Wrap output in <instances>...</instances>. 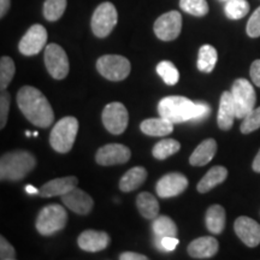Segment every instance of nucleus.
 <instances>
[{
	"mask_svg": "<svg viewBox=\"0 0 260 260\" xmlns=\"http://www.w3.org/2000/svg\"><path fill=\"white\" fill-rule=\"evenodd\" d=\"M234 230L239 239L248 247H256L260 243V224L249 217L241 216L234 223Z\"/></svg>",
	"mask_w": 260,
	"mask_h": 260,
	"instance_id": "2eb2a0df",
	"label": "nucleus"
},
{
	"mask_svg": "<svg viewBox=\"0 0 260 260\" xmlns=\"http://www.w3.org/2000/svg\"><path fill=\"white\" fill-rule=\"evenodd\" d=\"M147 178V171L142 167H135L126 171L119 181V188L122 191H133L141 186Z\"/></svg>",
	"mask_w": 260,
	"mask_h": 260,
	"instance_id": "393cba45",
	"label": "nucleus"
},
{
	"mask_svg": "<svg viewBox=\"0 0 260 260\" xmlns=\"http://www.w3.org/2000/svg\"><path fill=\"white\" fill-rule=\"evenodd\" d=\"M79 180L75 176L68 177H59L54 180L48 181L45 183L39 191V195L41 198H52V197H63L64 194L69 193L74 188L77 187Z\"/></svg>",
	"mask_w": 260,
	"mask_h": 260,
	"instance_id": "f3484780",
	"label": "nucleus"
},
{
	"mask_svg": "<svg viewBox=\"0 0 260 260\" xmlns=\"http://www.w3.org/2000/svg\"><path fill=\"white\" fill-rule=\"evenodd\" d=\"M180 6L187 14L203 17L209 14V4L206 0H180Z\"/></svg>",
	"mask_w": 260,
	"mask_h": 260,
	"instance_id": "72a5a7b5",
	"label": "nucleus"
},
{
	"mask_svg": "<svg viewBox=\"0 0 260 260\" xmlns=\"http://www.w3.org/2000/svg\"><path fill=\"white\" fill-rule=\"evenodd\" d=\"M77 243L83 251L95 253L104 251L110 245V236L105 232L86 230L79 236Z\"/></svg>",
	"mask_w": 260,
	"mask_h": 260,
	"instance_id": "6ab92c4d",
	"label": "nucleus"
},
{
	"mask_svg": "<svg viewBox=\"0 0 260 260\" xmlns=\"http://www.w3.org/2000/svg\"><path fill=\"white\" fill-rule=\"evenodd\" d=\"M251 79L255 86L260 87V59H256L251 65Z\"/></svg>",
	"mask_w": 260,
	"mask_h": 260,
	"instance_id": "a19ab883",
	"label": "nucleus"
},
{
	"mask_svg": "<svg viewBox=\"0 0 260 260\" xmlns=\"http://www.w3.org/2000/svg\"><path fill=\"white\" fill-rule=\"evenodd\" d=\"M25 191H27L28 194H39V191H40V190H38L35 187H32V186H30V184H28V186L25 187Z\"/></svg>",
	"mask_w": 260,
	"mask_h": 260,
	"instance_id": "a18cd8bd",
	"label": "nucleus"
},
{
	"mask_svg": "<svg viewBox=\"0 0 260 260\" xmlns=\"http://www.w3.org/2000/svg\"><path fill=\"white\" fill-rule=\"evenodd\" d=\"M158 113L174 124L191 122L197 115V103H193L186 96L162 98L158 104Z\"/></svg>",
	"mask_w": 260,
	"mask_h": 260,
	"instance_id": "7ed1b4c3",
	"label": "nucleus"
},
{
	"mask_svg": "<svg viewBox=\"0 0 260 260\" xmlns=\"http://www.w3.org/2000/svg\"><path fill=\"white\" fill-rule=\"evenodd\" d=\"M17 105L25 118L39 128H48L54 121V113L47 98L38 88L24 86L18 90Z\"/></svg>",
	"mask_w": 260,
	"mask_h": 260,
	"instance_id": "f257e3e1",
	"label": "nucleus"
},
{
	"mask_svg": "<svg viewBox=\"0 0 260 260\" xmlns=\"http://www.w3.org/2000/svg\"><path fill=\"white\" fill-rule=\"evenodd\" d=\"M260 128V107L252 110L251 112L247 115L241 123L242 134H249V133L255 132L256 129Z\"/></svg>",
	"mask_w": 260,
	"mask_h": 260,
	"instance_id": "f704fd0d",
	"label": "nucleus"
},
{
	"mask_svg": "<svg viewBox=\"0 0 260 260\" xmlns=\"http://www.w3.org/2000/svg\"><path fill=\"white\" fill-rule=\"evenodd\" d=\"M118 21V14L112 3H102L94 11L90 21V27L98 38H106L111 34Z\"/></svg>",
	"mask_w": 260,
	"mask_h": 260,
	"instance_id": "6e6552de",
	"label": "nucleus"
},
{
	"mask_svg": "<svg viewBox=\"0 0 260 260\" xmlns=\"http://www.w3.org/2000/svg\"><path fill=\"white\" fill-rule=\"evenodd\" d=\"M45 65L54 80H63L69 74V58L57 44H50L45 48Z\"/></svg>",
	"mask_w": 260,
	"mask_h": 260,
	"instance_id": "1a4fd4ad",
	"label": "nucleus"
},
{
	"mask_svg": "<svg viewBox=\"0 0 260 260\" xmlns=\"http://www.w3.org/2000/svg\"><path fill=\"white\" fill-rule=\"evenodd\" d=\"M47 42V30L44 25L34 24L28 29L18 44V50L24 56H35L40 53Z\"/></svg>",
	"mask_w": 260,
	"mask_h": 260,
	"instance_id": "f8f14e48",
	"label": "nucleus"
},
{
	"mask_svg": "<svg viewBox=\"0 0 260 260\" xmlns=\"http://www.w3.org/2000/svg\"><path fill=\"white\" fill-rule=\"evenodd\" d=\"M217 60H218V53L217 50L211 45H204L199 50V57H198V69L201 73L210 74L216 67Z\"/></svg>",
	"mask_w": 260,
	"mask_h": 260,
	"instance_id": "bb28decb",
	"label": "nucleus"
},
{
	"mask_svg": "<svg viewBox=\"0 0 260 260\" xmlns=\"http://www.w3.org/2000/svg\"><path fill=\"white\" fill-rule=\"evenodd\" d=\"M68 222V213L63 206L58 204H52L45 206L39 213L37 223V230L44 236L53 235L63 230Z\"/></svg>",
	"mask_w": 260,
	"mask_h": 260,
	"instance_id": "39448f33",
	"label": "nucleus"
},
{
	"mask_svg": "<svg viewBox=\"0 0 260 260\" xmlns=\"http://www.w3.org/2000/svg\"><path fill=\"white\" fill-rule=\"evenodd\" d=\"M132 157V152L122 144H109L98 149L95 160L103 167H112L117 164H124Z\"/></svg>",
	"mask_w": 260,
	"mask_h": 260,
	"instance_id": "4468645a",
	"label": "nucleus"
},
{
	"mask_svg": "<svg viewBox=\"0 0 260 260\" xmlns=\"http://www.w3.org/2000/svg\"><path fill=\"white\" fill-rule=\"evenodd\" d=\"M226 17L229 19H241L249 12V4L247 0H228L225 8Z\"/></svg>",
	"mask_w": 260,
	"mask_h": 260,
	"instance_id": "c756f323",
	"label": "nucleus"
},
{
	"mask_svg": "<svg viewBox=\"0 0 260 260\" xmlns=\"http://www.w3.org/2000/svg\"><path fill=\"white\" fill-rule=\"evenodd\" d=\"M236 118V109L232 92H223L219 102L217 123L222 130H230Z\"/></svg>",
	"mask_w": 260,
	"mask_h": 260,
	"instance_id": "aec40b11",
	"label": "nucleus"
},
{
	"mask_svg": "<svg viewBox=\"0 0 260 260\" xmlns=\"http://www.w3.org/2000/svg\"><path fill=\"white\" fill-rule=\"evenodd\" d=\"M154 34L161 41H172L178 38L182 29V16L177 11H169L154 22Z\"/></svg>",
	"mask_w": 260,
	"mask_h": 260,
	"instance_id": "9b49d317",
	"label": "nucleus"
},
{
	"mask_svg": "<svg viewBox=\"0 0 260 260\" xmlns=\"http://www.w3.org/2000/svg\"><path fill=\"white\" fill-rule=\"evenodd\" d=\"M121 260H147L148 258L144 254H139V253L134 252H124L119 255Z\"/></svg>",
	"mask_w": 260,
	"mask_h": 260,
	"instance_id": "79ce46f5",
	"label": "nucleus"
},
{
	"mask_svg": "<svg viewBox=\"0 0 260 260\" xmlns=\"http://www.w3.org/2000/svg\"><path fill=\"white\" fill-rule=\"evenodd\" d=\"M32 134H31V133L30 132H28V130H27V132H25V136H31Z\"/></svg>",
	"mask_w": 260,
	"mask_h": 260,
	"instance_id": "49530a36",
	"label": "nucleus"
},
{
	"mask_svg": "<svg viewBox=\"0 0 260 260\" xmlns=\"http://www.w3.org/2000/svg\"><path fill=\"white\" fill-rule=\"evenodd\" d=\"M0 259L2 260H15L16 252L15 248L11 246L4 236L0 237Z\"/></svg>",
	"mask_w": 260,
	"mask_h": 260,
	"instance_id": "4c0bfd02",
	"label": "nucleus"
},
{
	"mask_svg": "<svg viewBox=\"0 0 260 260\" xmlns=\"http://www.w3.org/2000/svg\"><path fill=\"white\" fill-rule=\"evenodd\" d=\"M252 168H253V170H254L255 172H259V174H260V149H259L258 154L255 155L254 160H253Z\"/></svg>",
	"mask_w": 260,
	"mask_h": 260,
	"instance_id": "c03bdc74",
	"label": "nucleus"
},
{
	"mask_svg": "<svg viewBox=\"0 0 260 260\" xmlns=\"http://www.w3.org/2000/svg\"><path fill=\"white\" fill-rule=\"evenodd\" d=\"M224 2H228V0H224Z\"/></svg>",
	"mask_w": 260,
	"mask_h": 260,
	"instance_id": "09e8293b",
	"label": "nucleus"
},
{
	"mask_svg": "<svg viewBox=\"0 0 260 260\" xmlns=\"http://www.w3.org/2000/svg\"><path fill=\"white\" fill-rule=\"evenodd\" d=\"M16 67L10 57H2L0 59V88L5 90L15 76Z\"/></svg>",
	"mask_w": 260,
	"mask_h": 260,
	"instance_id": "473e14b6",
	"label": "nucleus"
},
{
	"mask_svg": "<svg viewBox=\"0 0 260 260\" xmlns=\"http://www.w3.org/2000/svg\"><path fill=\"white\" fill-rule=\"evenodd\" d=\"M140 129L148 136H167L174 132V123L159 116V118L145 119Z\"/></svg>",
	"mask_w": 260,
	"mask_h": 260,
	"instance_id": "4be33fe9",
	"label": "nucleus"
},
{
	"mask_svg": "<svg viewBox=\"0 0 260 260\" xmlns=\"http://www.w3.org/2000/svg\"><path fill=\"white\" fill-rule=\"evenodd\" d=\"M61 201L68 209H70L75 213L81 214V216L88 214L94 206L92 197L80 188H74L69 193L64 194L61 197Z\"/></svg>",
	"mask_w": 260,
	"mask_h": 260,
	"instance_id": "dca6fc26",
	"label": "nucleus"
},
{
	"mask_svg": "<svg viewBox=\"0 0 260 260\" xmlns=\"http://www.w3.org/2000/svg\"><path fill=\"white\" fill-rule=\"evenodd\" d=\"M136 206L142 217L147 219H154L159 216V203L158 200L147 191H142L136 198Z\"/></svg>",
	"mask_w": 260,
	"mask_h": 260,
	"instance_id": "a878e982",
	"label": "nucleus"
},
{
	"mask_svg": "<svg viewBox=\"0 0 260 260\" xmlns=\"http://www.w3.org/2000/svg\"><path fill=\"white\" fill-rule=\"evenodd\" d=\"M188 188V178L180 172H171L165 175L157 182L155 191L162 199L174 198L183 193Z\"/></svg>",
	"mask_w": 260,
	"mask_h": 260,
	"instance_id": "ddd939ff",
	"label": "nucleus"
},
{
	"mask_svg": "<svg viewBox=\"0 0 260 260\" xmlns=\"http://www.w3.org/2000/svg\"><path fill=\"white\" fill-rule=\"evenodd\" d=\"M32 135H34V136H38V135H39V133H38V132H34V133H32Z\"/></svg>",
	"mask_w": 260,
	"mask_h": 260,
	"instance_id": "de8ad7c7",
	"label": "nucleus"
},
{
	"mask_svg": "<svg viewBox=\"0 0 260 260\" xmlns=\"http://www.w3.org/2000/svg\"><path fill=\"white\" fill-rule=\"evenodd\" d=\"M152 228H153L154 235L160 237L167 236H177V226L170 217L168 216H158L155 217L153 223H152Z\"/></svg>",
	"mask_w": 260,
	"mask_h": 260,
	"instance_id": "cd10ccee",
	"label": "nucleus"
},
{
	"mask_svg": "<svg viewBox=\"0 0 260 260\" xmlns=\"http://www.w3.org/2000/svg\"><path fill=\"white\" fill-rule=\"evenodd\" d=\"M181 149V144L175 139H167L159 141L157 145L153 147V151H152V154L155 159H159V160H164L175 153H177Z\"/></svg>",
	"mask_w": 260,
	"mask_h": 260,
	"instance_id": "c85d7f7f",
	"label": "nucleus"
},
{
	"mask_svg": "<svg viewBox=\"0 0 260 260\" xmlns=\"http://www.w3.org/2000/svg\"><path fill=\"white\" fill-rule=\"evenodd\" d=\"M228 177V170L224 167H213L211 168L207 174L201 178L199 183H198L197 189L199 193H207V191L212 190L214 187L218 186L222 182L225 181Z\"/></svg>",
	"mask_w": 260,
	"mask_h": 260,
	"instance_id": "b1692460",
	"label": "nucleus"
},
{
	"mask_svg": "<svg viewBox=\"0 0 260 260\" xmlns=\"http://www.w3.org/2000/svg\"><path fill=\"white\" fill-rule=\"evenodd\" d=\"M96 69L98 73L106 80L117 82L129 76L132 65L125 57L118 54H106L98 59Z\"/></svg>",
	"mask_w": 260,
	"mask_h": 260,
	"instance_id": "423d86ee",
	"label": "nucleus"
},
{
	"mask_svg": "<svg viewBox=\"0 0 260 260\" xmlns=\"http://www.w3.org/2000/svg\"><path fill=\"white\" fill-rule=\"evenodd\" d=\"M217 152V142L214 139H206L194 149L189 157V162L193 167H204L212 160Z\"/></svg>",
	"mask_w": 260,
	"mask_h": 260,
	"instance_id": "412c9836",
	"label": "nucleus"
},
{
	"mask_svg": "<svg viewBox=\"0 0 260 260\" xmlns=\"http://www.w3.org/2000/svg\"><path fill=\"white\" fill-rule=\"evenodd\" d=\"M178 241L177 237H172V236H167L162 237L161 239V247H162V252H172L175 251V248L178 246Z\"/></svg>",
	"mask_w": 260,
	"mask_h": 260,
	"instance_id": "ea45409f",
	"label": "nucleus"
},
{
	"mask_svg": "<svg viewBox=\"0 0 260 260\" xmlns=\"http://www.w3.org/2000/svg\"><path fill=\"white\" fill-rule=\"evenodd\" d=\"M67 9V0H46L44 4V17L48 22H56Z\"/></svg>",
	"mask_w": 260,
	"mask_h": 260,
	"instance_id": "7c9ffc66",
	"label": "nucleus"
},
{
	"mask_svg": "<svg viewBox=\"0 0 260 260\" xmlns=\"http://www.w3.org/2000/svg\"><path fill=\"white\" fill-rule=\"evenodd\" d=\"M37 159L28 151H14L0 159V180L19 181L34 170Z\"/></svg>",
	"mask_w": 260,
	"mask_h": 260,
	"instance_id": "f03ea898",
	"label": "nucleus"
},
{
	"mask_svg": "<svg viewBox=\"0 0 260 260\" xmlns=\"http://www.w3.org/2000/svg\"><path fill=\"white\" fill-rule=\"evenodd\" d=\"M10 5H11V0H0V17H4L8 14Z\"/></svg>",
	"mask_w": 260,
	"mask_h": 260,
	"instance_id": "37998d69",
	"label": "nucleus"
},
{
	"mask_svg": "<svg viewBox=\"0 0 260 260\" xmlns=\"http://www.w3.org/2000/svg\"><path fill=\"white\" fill-rule=\"evenodd\" d=\"M232 94L235 104L236 117L243 119L252 110H254L256 103L254 87L246 79H237L232 87Z\"/></svg>",
	"mask_w": 260,
	"mask_h": 260,
	"instance_id": "0eeeda50",
	"label": "nucleus"
},
{
	"mask_svg": "<svg viewBox=\"0 0 260 260\" xmlns=\"http://www.w3.org/2000/svg\"><path fill=\"white\" fill-rule=\"evenodd\" d=\"M219 243L212 236H203L195 239L188 246V254L194 259H209L217 254Z\"/></svg>",
	"mask_w": 260,
	"mask_h": 260,
	"instance_id": "a211bd4d",
	"label": "nucleus"
},
{
	"mask_svg": "<svg viewBox=\"0 0 260 260\" xmlns=\"http://www.w3.org/2000/svg\"><path fill=\"white\" fill-rule=\"evenodd\" d=\"M247 34L249 38H259L260 37V6L253 12L251 18L248 19L246 28Z\"/></svg>",
	"mask_w": 260,
	"mask_h": 260,
	"instance_id": "e433bc0d",
	"label": "nucleus"
},
{
	"mask_svg": "<svg viewBox=\"0 0 260 260\" xmlns=\"http://www.w3.org/2000/svg\"><path fill=\"white\" fill-rule=\"evenodd\" d=\"M211 115V106L207 103L204 102H198L197 103V115H195L194 119L191 122L199 123L205 121L206 118H209Z\"/></svg>",
	"mask_w": 260,
	"mask_h": 260,
	"instance_id": "58836bf2",
	"label": "nucleus"
},
{
	"mask_svg": "<svg viewBox=\"0 0 260 260\" xmlns=\"http://www.w3.org/2000/svg\"><path fill=\"white\" fill-rule=\"evenodd\" d=\"M10 103H11V96L8 92L3 90L2 96H0V128L2 129H4L8 123Z\"/></svg>",
	"mask_w": 260,
	"mask_h": 260,
	"instance_id": "c9c22d12",
	"label": "nucleus"
},
{
	"mask_svg": "<svg viewBox=\"0 0 260 260\" xmlns=\"http://www.w3.org/2000/svg\"><path fill=\"white\" fill-rule=\"evenodd\" d=\"M79 121L75 117H64L54 124L50 135L51 147L58 153H68L75 144Z\"/></svg>",
	"mask_w": 260,
	"mask_h": 260,
	"instance_id": "20e7f679",
	"label": "nucleus"
},
{
	"mask_svg": "<svg viewBox=\"0 0 260 260\" xmlns=\"http://www.w3.org/2000/svg\"><path fill=\"white\" fill-rule=\"evenodd\" d=\"M157 73L169 86H175L180 80V73L171 61L162 60L157 65Z\"/></svg>",
	"mask_w": 260,
	"mask_h": 260,
	"instance_id": "2f4dec72",
	"label": "nucleus"
},
{
	"mask_svg": "<svg viewBox=\"0 0 260 260\" xmlns=\"http://www.w3.org/2000/svg\"><path fill=\"white\" fill-rule=\"evenodd\" d=\"M102 118L104 126L113 135L123 134L129 122V115L125 106L117 102L105 106Z\"/></svg>",
	"mask_w": 260,
	"mask_h": 260,
	"instance_id": "9d476101",
	"label": "nucleus"
},
{
	"mask_svg": "<svg viewBox=\"0 0 260 260\" xmlns=\"http://www.w3.org/2000/svg\"><path fill=\"white\" fill-rule=\"evenodd\" d=\"M225 210L220 205H212L209 207L205 217V223L206 228L209 229L210 233L214 235H219L223 233L224 228H225Z\"/></svg>",
	"mask_w": 260,
	"mask_h": 260,
	"instance_id": "5701e85b",
	"label": "nucleus"
}]
</instances>
